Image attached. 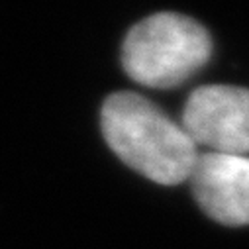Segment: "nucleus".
<instances>
[{"instance_id": "nucleus-4", "label": "nucleus", "mask_w": 249, "mask_h": 249, "mask_svg": "<svg viewBox=\"0 0 249 249\" xmlns=\"http://www.w3.org/2000/svg\"><path fill=\"white\" fill-rule=\"evenodd\" d=\"M189 180L198 206L214 222L249 224V155L198 153Z\"/></svg>"}, {"instance_id": "nucleus-1", "label": "nucleus", "mask_w": 249, "mask_h": 249, "mask_svg": "<svg viewBox=\"0 0 249 249\" xmlns=\"http://www.w3.org/2000/svg\"><path fill=\"white\" fill-rule=\"evenodd\" d=\"M100 128L110 149L149 180L165 186L189 180L198 157L195 142L142 94H110L100 110Z\"/></svg>"}, {"instance_id": "nucleus-3", "label": "nucleus", "mask_w": 249, "mask_h": 249, "mask_svg": "<svg viewBox=\"0 0 249 249\" xmlns=\"http://www.w3.org/2000/svg\"><path fill=\"white\" fill-rule=\"evenodd\" d=\"M180 126L196 147L249 155V89L208 85L193 90L184 104Z\"/></svg>"}, {"instance_id": "nucleus-2", "label": "nucleus", "mask_w": 249, "mask_h": 249, "mask_svg": "<svg viewBox=\"0 0 249 249\" xmlns=\"http://www.w3.org/2000/svg\"><path fill=\"white\" fill-rule=\"evenodd\" d=\"M212 55V37L196 20L159 12L138 22L122 43V67L138 85L175 89L195 77Z\"/></svg>"}]
</instances>
